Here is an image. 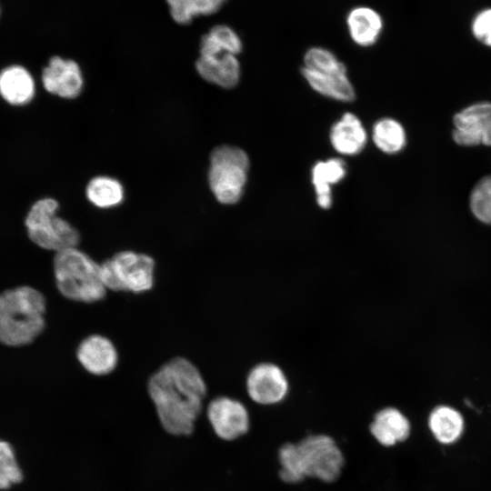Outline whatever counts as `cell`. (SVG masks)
Wrapping results in <instances>:
<instances>
[{"instance_id": "obj_2", "label": "cell", "mask_w": 491, "mask_h": 491, "mask_svg": "<svg viewBox=\"0 0 491 491\" xmlns=\"http://www.w3.org/2000/svg\"><path fill=\"white\" fill-rule=\"evenodd\" d=\"M278 476L287 485H296L306 477L333 483L341 476L345 456L328 435L309 434L296 443L283 444L277 453Z\"/></svg>"}, {"instance_id": "obj_27", "label": "cell", "mask_w": 491, "mask_h": 491, "mask_svg": "<svg viewBox=\"0 0 491 491\" xmlns=\"http://www.w3.org/2000/svg\"><path fill=\"white\" fill-rule=\"evenodd\" d=\"M304 67L312 70H336L346 67L336 56L323 47H312L304 56Z\"/></svg>"}, {"instance_id": "obj_19", "label": "cell", "mask_w": 491, "mask_h": 491, "mask_svg": "<svg viewBox=\"0 0 491 491\" xmlns=\"http://www.w3.org/2000/svg\"><path fill=\"white\" fill-rule=\"evenodd\" d=\"M346 24L352 40L361 46L375 44L383 28L380 15L366 6L352 9L347 15Z\"/></svg>"}, {"instance_id": "obj_25", "label": "cell", "mask_w": 491, "mask_h": 491, "mask_svg": "<svg viewBox=\"0 0 491 491\" xmlns=\"http://www.w3.org/2000/svg\"><path fill=\"white\" fill-rule=\"evenodd\" d=\"M470 208L476 219L491 225V175L480 179L470 194Z\"/></svg>"}, {"instance_id": "obj_18", "label": "cell", "mask_w": 491, "mask_h": 491, "mask_svg": "<svg viewBox=\"0 0 491 491\" xmlns=\"http://www.w3.org/2000/svg\"><path fill=\"white\" fill-rule=\"evenodd\" d=\"M428 427L437 442L456 443L463 435L465 421L461 413L449 406H437L429 414Z\"/></svg>"}, {"instance_id": "obj_21", "label": "cell", "mask_w": 491, "mask_h": 491, "mask_svg": "<svg viewBox=\"0 0 491 491\" xmlns=\"http://www.w3.org/2000/svg\"><path fill=\"white\" fill-rule=\"evenodd\" d=\"M242 41L237 34L225 25L213 26L200 40V56H212L220 54L236 55L242 51Z\"/></svg>"}, {"instance_id": "obj_26", "label": "cell", "mask_w": 491, "mask_h": 491, "mask_svg": "<svg viewBox=\"0 0 491 491\" xmlns=\"http://www.w3.org/2000/svg\"><path fill=\"white\" fill-rule=\"evenodd\" d=\"M23 474L11 446L0 440V490L21 482Z\"/></svg>"}, {"instance_id": "obj_20", "label": "cell", "mask_w": 491, "mask_h": 491, "mask_svg": "<svg viewBox=\"0 0 491 491\" xmlns=\"http://www.w3.org/2000/svg\"><path fill=\"white\" fill-rule=\"evenodd\" d=\"M346 164L339 158H331L316 163L312 169V183L320 207L326 209L331 206V185L341 181L346 176Z\"/></svg>"}, {"instance_id": "obj_24", "label": "cell", "mask_w": 491, "mask_h": 491, "mask_svg": "<svg viewBox=\"0 0 491 491\" xmlns=\"http://www.w3.org/2000/svg\"><path fill=\"white\" fill-rule=\"evenodd\" d=\"M224 0H168L172 18L178 24L185 25L196 15H208L217 12Z\"/></svg>"}, {"instance_id": "obj_8", "label": "cell", "mask_w": 491, "mask_h": 491, "mask_svg": "<svg viewBox=\"0 0 491 491\" xmlns=\"http://www.w3.org/2000/svg\"><path fill=\"white\" fill-rule=\"evenodd\" d=\"M206 419L215 436L224 442H233L246 435L251 419L246 406L228 396H218L205 406Z\"/></svg>"}, {"instance_id": "obj_9", "label": "cell", "mask_w": 491, "mask_h": 491, "mask_svg": "<svg viewBox=\"0 0 491 491\" xmlns=\"http://www.w3.org/2000/svg\"><path fill=\"white\" fill-rule=\"evenodd\" d=\"M246 393L250 399L260 406H274L286 398L288 381L276 365L262 363L254 366L246 376Z\"/></svg>"}, {"instance_id": "obj_17", "label": "cell", "mask_w": 491, "mask_h": 491, "mask_svg": "<svg viewBox=\"0 0 491 491\" xmlns=\"http://www.w3.org/2000/svg\"><path fill=\"white\" fill-rule=\"evenodd\" d=\"M330 142L334 149L346 155H355L362 151L367 135L360 119L352 113H345L330 130Z\"/></svg>"}, {"instance_id": "obj_1", "label": "cell", "mask_w": 491, "mask_h": 491, "mask_svg": "<svg viewBox=\"0 0 491 491\" xmlns=\"http://www.w3.org/2000/svg\"><path fill=\"white\" fill-rule=\"evenodd\" d=\"M146 390L166 434L186 436L194 432L208 393L195 364L182 356L168 360L149 376Z\"/></svg>"}, {"instance_id": "obj_10", "label": "cell", "mask_w": 491, "mask_h": 491, "mask_svg": "<svg viewBox=\"0 0 491 491\" xmlns=\"http://www.w3.org/2000/svg\"><path fill=\"white\" fill-rule=\"evenodd\" d=\"M453 139L461 145H491V103L473 104L454 115Z\"/></svg>"}, {"instance_id": "obj_3", "label": "cell", "mask_w": 491, "mask_h": 491, "mask_svg": "<svg viewBox=\"0 0 491 491\" xmlns=\"http://www.w3.org/2000/svg\"><path fill=\"white\" fill-rule=\"evenodd\" d=\"M46 300L26 285L0 292V344L20 347L35 342L45 328Z\"/></svg>"}, {"instance_id": "obj_16", "label": "cell", "mask_w": 491, "mask_h": 491, "mask_svg": "<svg viewBox=\"0 0 491 491\" xmlns=\"http://www.w3.org/2000/svg\"><path fill=\"white\" fill-rule=\"evenodd\" d=\"M195 69L205 81L227 89L237 85L241 72L236 55L227 53L212 56L199 55Z\"/></svg>"}, {"instance_id": "obj_6", "label": "cell", "mask_w": 491, "mask_h": 491, "mask_svg": "<svg viewBox=\"0 0 491 491\" xmlns=\"http://www.w3.org/2000/svg\"><path fill=\"white\" fill-rule=\"evenodd\" d=\"M249 157L241 148L219 145L210 155L209 187L218 202L233 205L244 193L249 170Z\"/></svg>"}, {"instance_id": "obj_13", "label": "cell", "mask_w": 491, "mask_h": 491, "mask_svg": "<svg viewBox=\"0 0 491 491\" xmlns=\"http://www.w3.org/2000/svg\"><path fill=\"white\" fill-rule=\"evenodd\" d=\"M369 431L380 445L390 447L409 437L411 424L399 409L386 406L374 415Z\"/></svg>"}, {"instance_id": "obj_11", "label": "cell", "mask_w": 491, "mask_h": 491, "mask_svg": "<svg viewBox=\"0 0 491 491\" xmlns=\"http://www.w3.org/2000/svg\"><path fill=\"white\" fill-rule=\"evenodd\" d=\"M41 80L45 91L65 99L75 98L84 86V76L78 64L57 55L51 57L43 68Z\"/></svg>"}, {"instance_id": "obj_7", "label": "cell", "mask_w": 491, "mask_h": 491, "mask_svg": "<svg viewBox=\"0 0 491 491\" xmlns=\"http://www.w3.org/2000/svg\"><path fill=\"white\" fill-rule=\"evenodd\" d=\"M100 271L106 290L139 294L154 286L155 260L145 254L122 251L100 264Z\"/></svg>"}, {"instance_id": "obj_5", "label": "cell", "mask_w": 491, "mask_h": 491, "mask_svg": "<svg viewBox=\"0 0 491 491\" xmlns=\"http://www.w3.org/2000/svg\"><path fill=\"white\" fill-rule=\"evenodd\" d=\"M59 203L52 197L36 200L25 217L28 238L38 247L58 253L76 247L80 234L68 221L57 215Z\"/></svg>"}, {"instance_id": "obj_22", "label": "cell", "mask_w": 491, "mask_h": 491, "mask_svg": "<svg viewBox=\"0 0 491 491\" xmlns=\"http://www.w3.org/2000/svg\"><path fill=\"white\" fill-rule=\"evenodd\" d=\"M85 195L95 206L102 209L119 205L125 197L122 184L110 176L99 175L92 178L86 187Z\"/></svg>"}, {"instance_id": "obj_23", "label": "cell", "mask_w": 491, "mask_h": 491, "mask_svg": "<svg viewBox=\"0 0 491 491\" xmlns=\"http://www.w3.org/2000/svg\"><path fill=\"white\" fill-rule=\"evenodd\" d=\"M376 146L384 153L396 154L406 145V132L402 125L393 118H382L372 129Z\"/></svg>"}, {"instance_id": "obj_4", "label": "cell", "mask_w": 491, "mask_h": 491, "mask_svg": "<svg viewBox=\"0 0 491 491\" xmlns=\"http://www.w3.org/2000/svg\"><path fill=\"white\" fill-rule=\"evenodd\" d=\"M53 270L55 286L67 299L94 303L105 296L100 265L77 247L55 253Z\"/></svg>"}, {"instance_id": "obj_12", "label": "cell", "mask_w": 491, "mask_h": 491, "mask_svg": "<svg viewBox=\"0 0 491 491\" xmlns=\"http://www.w3.org/2000/svg\"><path fill=\"white\" fill-rule=\"evenodd\" d=\"M76 358L85 371L98 377L112 374L118 365L115 346L101 335L85 337L77 346Z\"/></svg>"}, {"instance_id": "obj_28", "label": "cell", "mask_w": 491, "mask_h": 491, "mask_svg": "<svg viewBox=\"0 0 491 491\" xmlns=\"http://www.w3.org/2000/svg\"><path fill=\"white\" fill-rule=\"evenodd\" d=\"M472 31L480 42L491 46V8L485 9L476 15Z\"/></svg>"}, {"instance_id": "obj_14", "label": "cell", "mask_w": 491, "mask_h": 491, "mask_svg": "<svg viewBox=\"0 0 491 491\" xmlns=\"http://www.w3.org/2000/svg\"><path fill=\"white\" fill-rule=\"evenodd\" d=\"M301 72L309 85L317 93L341 102L355 100L356 92L347 77L346 67L320 71L303 67Z\"/></svg>"}, {"instance_id": "obj_15", "label": "cell", "mask_w": 491, "mask_h": 491, "mask_svg": "<svg viewBox=\"0 0 491 491\" xmlns=\"http://www.w3.org/2000/svg\"><path fill=\"white\" fill-rule=\"evenodd\" d=\"M35 95V79L25 66L11 65L0 71V96L7 104L25 105L33 100Z\"/></svg>"}]
</instances>
